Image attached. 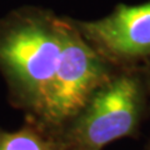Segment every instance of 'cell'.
<instances>
[{"label": "cell", "instance_id": "7a4b0ae2", "mask_svg": "<svg viewBox=\"0 0 150 150\" xmlns=\"http://www.w3.org/2000/svg\"><path fill=\"white\" fill-rule=\"evenodd\" d=\"M150 104L145 67L115 68L80 110L53 133L56 150H103L134 137Z\"/></svg>", "mask_w": 150, "mask_h": 150}, {"label": "cell", "instance_id": "5b68a950", "mask_svg": "<svg viewBox=\"0 0 150 150\" xmlns=\"http://www.w3.org/2000/svg\"><path fill=\"white\" fill-rule=\"evenodd\" d=\"M0 150H56V145L49 130L25 118L15 130L0 128Z\"/></svg>", "mask_w": 150, "mask_h": 150}, {"label": "cell", "instance_id": "6da1fadb", "mask_svg": "<svg viewBox=\"0 0 150 150\" xmlns=\"http://www.w3.org/2000/svg\"><path fill=\"white\" fill-rule=\"evenodd\" d=\"M63 45V16L26 5L0 19V74L10 104L35 118L54 79Z\"/></svg>", "mask_w": 150, "mask_h": 150}, {"label": "cell", "instance_id": "3957f363", "mask_svg": "<svg viewBox=\"0 0 150 150\" xmlns=\"http://www.w3.org/2000/svg\"><path fill=\"white\" fill-rule=\"evenodd\" d=\"M115 68L88 43L74 19L63 16V45L54 79L39 114L29 119L55 133L80 110Z\"/></svg>", "mask_w": 150, "mask_h": 150}, {"label": "cell", "instance_id": "8992f818", "mask_svg": "<svg viewBox=\"0 0 150 150\" xmlns=\"http://www.w3.org/2000/svg\"><path fill=\"white\" fill-rule=\"evenodd\" d=\"M145 68H146V71H148V74H149V79H150V63H149L148 65H145Z\"/></svg>", "mask_w": 150, "mask_h": 150}, {"label": "cell", "instance_id": "277c9868", "mask_svg": "<svg viewBox=\"0 0 150 150\" xmlns=\"http://www.w3.org/2000/svg\"><path fill=\"white\" fill-rule=\"evenodd\" d=\"M74 21L88 43L114 67L150 63V0L138 5L118 4L100 19Z\"/></svg>", "mask_w": 150, "mask_h": 150}, {"label": "cell", "instance_id": "52a82bcc", "mask_svg": "<svg viewBox=\"0 0 150 150\" xmlns=\"http://www.w3.org/2000/svg\"><path fill=\"white\" fill-rule=\"evenodd\" d=\"M145 150H150V142H149V144H148V146H146V149Z\"/></svg>", "mask_w": 150, "mask_h": 150}]
</instances>
